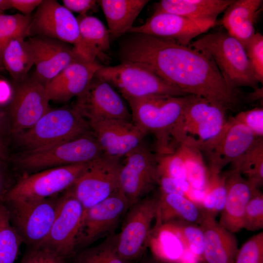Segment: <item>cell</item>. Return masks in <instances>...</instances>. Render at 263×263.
Wrapping results in <instances>:
<instances>
[{
  "mask_svg": "<svg viewBox=\"0 0 263 263\" xmlns=\"http://www.w3.org/2000/svg\"><path fill=\"white\" fill-rule=\"evenodd\" d=\"M142 263H160L159 262L156 261L155 259H149L146 261H144Z\"/></svg>",
  "mask_w": 263,
  "mask_h": 263,
  "instance_id": "db71d44e",
  "label": "cell"
},
{
  "mask_svg": "<svg viewBox=\"0 0 263 263\" xmlns=\"http://www.w3.org/2000/svg\"><path fill=\"white\" fill-rule=\"evenodd\" d=\"M5 120L2 113L0 110V137L5 132Z\"/></svg>",
  "mask_w": 263,
  "mask_h": 263,
  "instance_id": "f5cc1de1",
  "label": "cell"
},
{
  "mask_svg": "<svg viewBox=\"0 0 263 263\" xmlns=\"http://www.w3.org/2000/svg\"><path fill=\"white\" fill-rule=\"evenodd\" d=\"M25 37H18L11 40L3 49L1 64L16 81H21L34 65L33 51Z\"/></svg>",
  "mask_w": 263,
  "mask_h": 263,
  "instance_id": "4dcf8cb0",
  "label": "cell"
},
{
  "mask_svg": "<svg viewBox=\"0 0 263 263\" xmlns=\"http://www.w3.org/2000/svg\"><path fill=\"white\" fill-rule=\"evenodd\" d=\"M6 157L5 147L0 137V163H3Z\"/></svg>",
  "mask_w": 263,
  "mask_h": 263,
  "instance_id": "816d5d0a",
  "label": "cell"
},
{
  "mask_svg": "<svg viewBox=\"0 0 263 263\" xmlns=\"http://www.w3.org/2000/svg\"><path fill=\"white\" fill-rule=\"evenodd\" d=\"M154 259L162 263H179L187 251L179 236L169 224L157 219L149 242Z\"/></svg>",
  "mask_w": 263,
  "mask_h": 263,
  "instance_id": "f546056e",
  "label": "cell"
},
{
  "mask_svg": "<svg viewBox=\"0 0 263 263\" xmlns=\"http://www.w3.org/2000/svg\"><path fill=\"white\" fill-rule=\"evenodd\" d=\"M59 194L42 199L3 201L12 225L29 247H38L48 234L60 203Z\"/></svg>",
  "mask_w": 263,
  "mask_h": 263,
  "instance_id": "52a82bcc",
  "label": "cell"
},
{
  "mask_svg": "<svg viewBox=\"0 0 263 263\" xmlns=\"http://www.w3.org/2000/svg\"><path fill=\"white\" fill-rule=\"evenodd\" d=\"M3 68L0 65V71Z\"/></svg>",
  "mask_w": 263,
  "mask_h": 263,
  "instance_id": "9f6ffc18",
  "label": "cell"
},
{
  "mask_svg": "<svg viewBox=\"0 0 263 263\" xmlns=\"http://www.w3.org/2000/svg\"><path fill=\"white\" fill-rule=\"evenodd\" d=\"M10 185L9 176L3 167V163H0V201L3 200L12 188Z\"/></svg>",
  "mask_w": 263,
  "mask_h": 263,
  "instance_id": "c3c4849f",
  "label": "cell"
},
{
  "mask_svg": "<svg viewBox=\"0 0 263 263\" xmlns=\"http://www.w3.org/2000/svg\"><path fill=\"white\" fill-rule=\"evenodd\" d=\"M234 118L248 128L258 138L263 137V109L256 107L242 111Z\"/></svg>",
  "mask_w": 263,
  "mask_h": 263,
  "instance_id": "7bdbcfd3",
  "label": "cell"
},
{
  "mask_svg": "<svg viewBox=\"0 0 263 263\" xmlns=\"http://www.w3.org/2000/svg\"><path fill=\"white\" fill-rule=\"evenodd\" d=\"M234 0H161L154 13L165 12L204 22H216L217 17Z\"/></svg>",
  "mask_w": 263,
  "mask_h": 263,
  "instance_id": "4316f807",
  "label": "cell"
},
{
  "mask_svg": "<svg viewBox=\"0 0 263 263\" xmlns=\"http://www.w3.org/2000/svg\"><path fill=\"white\" fill-rule=\"evenodd\" d=\"M102 65L96 61L77 60L70 64L46 85L50 100L67 102L86 89Z\"/></svg>",
  "mask_w": 263,
  "mask_h": 263,
  "instance_id": "7402d4cb",
  "label": "cell"
},
{
  "mask_svg": "<svg viewBox=\"0 0 263 263\" xmlns=\"http://www.w3.org/2000/svg\"><path fill=\"white\" fill-rule=\"evenodd\" d=\"M179 263H199V262H181Z\"/></svg>",
  "mask_w": 263,
  "mask_h": 263,
  "instance_id": "11a10c76",
  "label": "cell"
},
{
  "mask_svg": "<svg viewBox=\"0 0 263 263\" xmlns=\"http://www.w3.org/2000/svg\"><path fill=\"white\" fill-rule=\"evenodd\" d=\"M203 216L199 206L185 196L161 193L158 198L156 219L162 224L183 221L199 225Z\"/></svg>",
  "mask_w": 263,
  "mask_h": 263,
  "instance_id": "f1b7e54d",
  "label": "cell"
},
{
  "mask_svg": "<svg viewBox=\"0 0 263 263\" xmlns=\"http://www.w3.org/2000/svg\"><path fill=\"white\" fill-rule=\"evenodd\" d=\"M174 151L184 163L187 180L191 187L205 190L208 182L209 173L201 150L192 141L186 140L179 143Z\"/></svg>",
  "mask_w": 263,
  "mask_h": 263,
  "instance_id": "1f68e13d",
  "label": "cell"
},
{
  "mask_svg": "<svg viewBox=\"0 0 263 263\" xmlns=\"http://www.w3.org/2000/svg\"><path fill=\"white\" fill-rule=\"evenodd\" d=\"M63 6L70 11L85 15L91 10L95 9L98 1L94 0H63Z\"/></svg>",
  "mask_w": 263,
  "mask_h": 263,
  "instance_id": "bcb514c9",
  "label": "cell"
},
{
  "mask_svg": "<svg viewBox=\"0 0 263 263\" xmlns=\"http://www.w3.org/2000/svg\"><path fill=\"white\" fill-rule=\"evenodd\" d=\"M12 8L10 0H0V12Z\"/></svg>",
  "mask_w": 263,
  "mask_h": 263,
  "instance_id": "f907efd6",
  "label": "cell"
},
{
  "mask_svg": "<svg viewBox=\"0 0 263 263\" xmlns=\"http://www.w3.org/2000/svg\"><path fill=\"white\" fill-rule=\"evenodd\" d=\"M148 0H101L98 3L106 17L110 38H118L132 24Z\"/></svg>",
  "mask_w": 263,
  "mask_h": 263,
  "instance_id": "83f0119b",
  "label": "cell"
},
{
  "mask_svg": "<svg viewBox=\"0 0 263 263\" xmlns=\"http://www.w3.org/2000/svg\"><path fill=\"white\" fill-rule=\"evenodd\" d=\"M259 83L263 82V36L255 34L243 45Z\"/></svg>",
  "mask_w": 263,
  "mask_h": 263,
  "instance_id": "ab89813d",
  "label": "cell"
},
{
  "mask_svg": "<svg viewBox=\"0 0 263 263\" xmlns=\"http://www.w3.org/2000/svg\"><path fill=\"white\" fill-rule=\"evenodd\" d=\"M226 110L206 98L192 95L186 105L176 132L179 144L191 140L202 151L217 139L227 119Z\"/></svg>",
  "mask_w": 263,
  "mask_h": 263,
  "instance_id": "ba28073f",
  "label": "cell"
},
{
  "mask_svg": "<svg viewBox=\"0 0 263 263\" xmlns=\"http://www.w3.org/2000/svg\"><path fill=\"white\" fill-rule=\"evenodd\" d=\"M199 225L204 235L203 263H234L239 249L233 233L220 225L215 217L203 212Z\"/></svg>",
  "mask_w": 263,
  "mask_h": 263,
  "instance_id": "cb8c5ba5",
  "label": "cell"
},
{
  "mask_svg": "<svg viewBox=\"0 0 263 263\" xmlns=\"http://www.w3.org/2000/svg\"><path fill=\"white\" fill-rule=\"evenodd\" d=\"M263 2L262 0H234L224 11V27L242 45L255 34L254 25Z\"/></svg>",
  "mask_w": 263,
  "mask_h": 263,
  "instance_id": "484cf974",
  "label": "cell"
},
{
  "mask_svg": "<svg viewBox=\"0 0 263 263\" xmlns=\"http://www.w3.org/2000/svg\"><path fill=\"white\" fill-rule=\"evenodd\" d=\"M91 132L88 120L74 107L49 110L32 128L17 135L27 151L43 150Z\"/></svg>",
  "mask_w": 263,
  "mask_h": 263,
  "instance_id": "277c9868",
  "label": "cell"
},
{
  "mask_svg": "<svg viewBox=\"0 0 263 263\" xmlns=\"http://www.w3.org/2000/svg\"><path fill=\"white\" fill-rule=\"evenodd\" d=\"M129 34L120 44L121 62L144 66L187 94L204 97L226 110L240 104V92L228 86L207 54L171 39Z\"/></svg>",
  "mask_w": 263,
  "mask_h": 263,
  "instance_id": "6da1fadb",
  "label": "cell"
},
{
  "mask_svg": "<svg viewBox=\"0 0 263 263\" xmlns=\"http://www.w3.org/2000/svg\"><path fill=\"white\" fill-rule=\"evenodd\" d=\"M89 123L104 155L111 157L124 158L148 135L132 120L107 119Z\"/></svg>",
  "mask_w": 263,
  "mask_h": 263,
  "instance_id": "d6986e66",
  "label": "cell"
},
{
  "mask_svg": "<svg viewBox=\"0 0 263 263\" xmlns=\"http://www.w3.org/2000/svg\"><path fill=\"white\" fill-rule=\"evenodd\" d=\"M89 122L107 119L132 120L119 94L109 83L95 75L74 107Z\"/></svg>",
  "mask_w": 263,
  "mask_h": 263,
  "instance_id": "2e32d148",
  "label": "cell"
},
{
  "mask_svg": "<svg viewBox=\"0 0 263 263\" xmlns=\"http://www.w3.org/2000/svg\"><path fill=\"white\" fill-rule=\"evenodd\" d=\"M22 243L11 222L6 205L0 201V263H14Z\"/></svg>",
  "mask_w": 263,
  "mask_h": 263,
  "instance_id": "d6a6232c",
  "label": "cell"
},
{
  "mask_svg": "<svg viewBox=\"0 0 263 263\" xmlns=\"http://www.w3.org/2000/svg\"><path fill=\"white\" fill-rule=\"evenodd\" d=\"M192 95L154 94L126 99L131 110L132 122L147 134L155 135L157 155L174 151L175 134Z\"/></svg>",
  "mask_w": 263,
  "mask_h": 263,
  "instance_id": "7a4b0ae2",
  "label": "cell"
},
{
  "mask_svg": "<svg viewBox=\"0 0 263 263\" xmlns=\"http://www.w3.org/2000/svg\"><path fill=\"white\" fill-rule=\"evenodd\" d=\"M104 155L91 131L79 137L50 148L26 151L15 160L28 172L74 164L88 163Z\"/></svg>",
  "mask_w": 263,
  "mask_h": 263,
  "instance_id": "5b68a950",
  "label": "cell"
},
{
  "mask_svg": "<svg viewBox=\"0 0 263 263\" xmlns=\"http://www.w3.org/2000/svg\"><path fill=\"white\" fill-rule=\"evenodd\" d=\"M28 41L36 68L33 75L45 85L70 64L80 59L73 47L63 41L40 36L30 38Z\"/></svg>",
  "mask_w": 263,
  "mask_h": 263,
  "instance_id": "44dd1931",
  "label": "cell"
},
{
  "mask_svg": "<svg viewBox=\"0 0 263 263\" xmlns=\"http://www.w3.org/2000/svg\"><path fill=\"white\" fill-rule=\"evenodd\" d=\"M90 163L55 167L25 174L12 187L3 201L42 199L59 194L73 184Z\"/></svg>",
  "mask_w": 263,
  "mask_h": 263,
  "instance_id": "8fae6325",
  "label": "cell"
},
{
  "mask_svg": "<svg viewBox=\"0 0 263 263\" xmlns=\"http://www.w3.org/2000/svg\"><path fill=\"white\" fill-rule=\"evenodd\" d=\"M12 8L17 9L25 16L30 15L43 0H10Z\"/></svg>",
  "mask_w": 263,
  "mask_h": 263,
  "instance_id": "7dc6e473",
  "label": "cell"
},
{
  "mask_svg": "<svg viewBox=\"0 0 263 263\" xmlns=\"http://www.w3.org/2000/svg\"><path fill=\"white\" fill-rule=\"evenodd\" d=\"M95 75L116 88L125 99L154 94L188 95L147 67L135 63L122 62L113 66H102Z\"/></svg>",
  "mask_w": 263,
  "mask_h": 263,
  "instance_id": "8992f818",
  "label": "cell"
},
{
  "mask_svg": "<svg viewBox=\"0 0 263 263\" xmlns=\"http://www.w3.org/2000/svg\"><path fill=\"white\" fill-rule=\"evenodd\" d=\"M213 59L228 86L259 89L250 61L243 45L227 32L219 31L203 36L188 45Z\"/></svg>",
  "mask_w": 263,
  "mask_h": 263,
  "instance_id": "3957f363",
  "label": "cell"
},
{
  "mask_svg": "<svg viewBox=\"0 0 263 263\" xmlns=\"http://www.w3.org/2000/svg\"><path fill=\"white\" fill-rule=\"evenodd\" d=\"M130 207L119 189L105 200L84 210L76 237V253L114 233Z\"/></svg>",
  "mask_w": 263,
  "mask_h": 263,
  "instance_id": "7c38bea8",
  "label": "cell"
},
{
  "mask_svg": "<svg viewBox=\"0 0 263 263\" xmlns=\"http://www.w3.org/2000/svg\"><path fill=\"white\" fill-rule=\"evenodd\" d=\"M167 224L176 232L186 249L198 262H201L204 250V235L200 225L183 221H174Z\"/></svg>",
  "mask_w": 263,
  "mask_h": 263,
  "instance_id": "74e56055",
  "label": "cell"
},
{
  "mask_svg": "<svg viewBox=\"0 0 263 263\" xmlns=\"http://www.w3.org/2000/svg\"><path fill=\"white\" fill-rule=\"evenodd\" d=\"M158 198L146 196L128 210L121 231L116 234V248L119 256L132 262L145 253L152 232V221L156 218Z\"/></svg>",
  "mask_w": 263,
  "mask_h": 263,
  "instance_id": "9c48e42d",
  "label": "cell"
},
{
  "mask_svg": "<svg viewBox=\"0 0 263 263\" xmlns=\"http://www.w3.org/2000/svg\"><path fill=\"white\" fill-rule=\"evenodd\" d=\"M31 19L30 15L0 13V65L2 67L1 55L3 49L14 38L20 37L25 38L29 35Z\"/></svg>",
  "mask_w": 263,
  "mask_h": 263,
  "instance_id": "8d00e7d4",
  "label": "cell"
},
{
  "mask_svg": "<svg viewBox=\"0 0 263 263\" xmlns=\"http://www.w3.org/2000/svg\"><path fill=\"white\" fill-rule=\"evenodd\" d=\"M72 263H132L122 258L116 248V234L104 239L99 244L77 253Z\"/></svg>",
  "mask_w": 263,
  "mask_h": 263,
  "instance_id": "e575fe53",
  "label": "cell"
},
{
  "mask_svg": "<svg viewBox=\"0 0 263 263\" xmlns=\"http://www.w3.org/2000/svg\"><path fill=\"white\" fill-rule=\"evenodd\" d=\"M80 37L73 46L74 52L81 60L94 62L97 57H103V54L110 48L108 30L97 18L86 14L77 18Z\"/></svg>",
  "mask_w": 263,
  "mask_h": 263,
  "instance_id": "d4e9b609",
  "label": "cell"
},
{
  "mask_svg": "<svg viewBox=\"0 0 263 263\" xmlns=\"http://www.w3.org/2000/svg\"><path fill=\"white\" fill-rule=\"evenodd\" d=\"M234 263H263V232L255 234L239 248Z\"/></svg>",
  "mask_w": 263,
  "mask_h": 263,
  "instance_id": "60d3db41",
  "label": "cell"
},
{
  "mask_svg": "<svg viewBox=\"0 0 263 263\" xmlns=\"http://www.w3.org/2000/svg\"><path fill=\"white\" fill-rule=\"evenodd\" d=\"M157 168L159 178L165 177L187 180L186 169L181 157L175 151L157 155Z\"/></svg>",
  "mask_w": 263,
  "mask_h": 263,
  "instance_id": "f35d334b",
  "label": "cell"
},
{
  "mask_svg": "<svg viewBox=\"0 0 263 263\" xmlns=\"http://www.w3.org/2000/svg\"><path fill=\"white\" fill-rule=\"evenodd\" d=\"M209 173L205 196L200 206L202 211L215 217L223 210L227 195L226 175L221 173Z\"/></svg>",
  "mask_w": 263,
  "mask_h": 263,
  "instance_id": "d590c367",
  "label": "cell"
},
{
  "mask_svg": "<svg viewBox=\"0 0 263 263\" xmlns=\"http://www.w3.org/2000/svg\"><path fill=\"white\" fill-rule=\"evenodd\" d=\"M3 13V12H0V13Z\"/></svg>",
  "mask_w": 263,
  "mask_h": 263,
  "instance_id": "6f0895ef",
  "label": "cell"
},
{
  "mask_svg": "<svg viewBox=\"0 0 263 263\" xmlns=\"http://www.w3.org/2000/svg\"><path fill=\"white\" fill-rule=\"evenodd\" d=\"M252 185L259 188L263 184V139L258 138L253 145L232 164Z\"/></svg>",
  "mask_w": 263,
  "mask_h": 263,
  "instance_id": "836d02e7",
  "label": "cell"
},
{
  "mask_svg": "<svg viewBox=\"0 0 263 263\" xmlns=\"http://www.w3.org/2000/svg\"><path fill=\"white\" fill-rule=\"evenodd\" d=\"M84 208L72 194L61 195L57 213L46 238L36 247L48 250L62 258L74 257L76 240Z\"/></svg>",
  "mask_w": 263,
  "mask_h": 263,
  "instance_id": "9a60e30c",
  "label": "cell"
},
{
  "mask_svg": "<svg viewBox=\"0 0 263 263\" xmlns=\"http://www.w3.org/2000/svg\"><path fill=\"white\" fill-rule=\"evenodd\" d=\"M19 263H66L65 260L45 249L29 247Z\"/></svg>",
  "mask_w": 263,
  "mask_h": 263,
  "instance_id": "ee69618b",
  "label": "cell"
},
{
  "mask_svg": "<svg viewBox=\"0 0 263 263\" xmlns=\"http://www.w3.org/2000/svg\"><path fill=\"white\" fill-rule=\"evenodd\" d=\"M215 23L195 20L169 13H153L143 24L132 26L127 33H141L171 39L188 46L193 39L206 32Z\"/></svg>",
  "mask_w": 263,
  "mask_h": 263,
  "instance_id": "ffe728a7",
  "label": "cell"
},
{
  "mask_svg": "<svg viewBox=\"0 0 263 263\" xmlns=\"http://www.w3.org/2000/svg\"><path fill=\"white\" fill-rule=\"evenodd\" d=\"M46 85L34 75L16 81L9 104L11 132L16 136L32 128L50 109Z\"/></svg>",
  "mask_w": 263,
  "mask_h": 263,
  "instance_id": "5bb4252c",
  "label": "cell"
},
{
  "mask_svg": "<svg viewBox=\"0 0 263 263\" xmlns=\"http://www.w3.org/2000/svg\"><path fill=\"white\" fill-rule=\"evenodd\" d=\"M124 158L120 170L119 189L131 207L147 196L158 185L157 156L143 142Z\"/></svg>",
  "mask_w": 263,
  "mask_h": 263,
  "instance_id": "4fadbf2b",
  "label": "cell"
},
{
  "mask_svg": "<svg viewBox=\"0 0 263 263\" xmlns=\"http://www.w3.org/2000/svg\"><path fill=\"white\" fill-rule=\"evenodd\" d=\"M10 88L8 84L5 81L0 79V102L9 97Z\"/></svg>",
  "mask_w": 263,
  "mask_h": 263,
  "instance_id": "681fc988",
  "label": "cell"
},
{
  "mask_svg": "<svg viewBox=\"0 0 263 263\" xmlns=\"http://www.w3.org/2000/svg\"><path fill=\"white\" fill-rule=\"evenodd\" d=\"M258 138L246 126L231 116L215 141L203 150L209 161L210 172L221 173L228 164L241 157Z\"/></svg>",
  "mask_w": 263,
  "mask_h": 263,
  "instance_id": "e0dca14e",
  "label": "cell"
},
{
  "mask_svg": "<svg viewBox=\"0 0 263 263\" xmlns=\"http://www.w3.org/2000/svg\"><path fill=\"white\" fill-rule=\"evenodd\" d=\"M227 195L219 223L227 230L235 233L243 228L245 207L259 188L250 184L236 169L226 174Z\"/></svg>",
  "mask_w": 263,
  "mask_h": 263,
  "instance_id": "603a6c76",
  "label": "cell"
},
{
  "mask_svg": "<svg viewBox=\"0 0 263 263\" xmlns=\"http://www.w3.org/2000/svg\"><path fill=\"white\" fill-rule=\"evenodd\" d=\"M121 159L105 155L91 162L87 168L65 191L74 196L86 209L119 189Z\"/></svg>",
  "mask_w": 263,
  "mask_h": 263,
  "instance_id": "30bf717a",
  "label": "cell"
},
{
  "mask_svg": "<svg viewBox=\"0 0 263 263\" xmlns=\"http://www.w3.org/2000/svg\"><path fill=\"white\" fill-rule=\"evenodd\" d=\"M43 36L76 44L80 33L77 18L55 0H43L32 18L29 35Z\"/></svg>",
  "mask_w": 263,
  "mask_h": 263,
  "instance_id": "ac0fdd59",
  "label": "cell"
},
{
  "mask_svg": "<svg viewBox=\"0 0 263 263\" xmlns=\"http://www.w3.org/2000/svg\"><path fill=\"white\" fill-rule=\"evenodd\" d=\"M158 185L161 193L179 194L188 198L193 188L187 180L165 177H160Z\"/></svg>",
  "mask_w": 263,
  "mask_h": 263,
  "instance_id": "f6af8a7d",
  "label": "cell"
},
{
  "mask_svg": "<svg viewBox=\"0 0 263 263\" xmlns=\"http://www.w3.org/2000/svg\"><path fill=\"white\" fill-rule=\"evenodd\" d=\"M263 228V194L259 190L246 205L243 218V228L255 231Z\"/></svg>",
  "mask_w": 263,
  "mask_h": 263,
  "instance_id": "b9f144b4",
  "label": "cell"
}]
</instances>
